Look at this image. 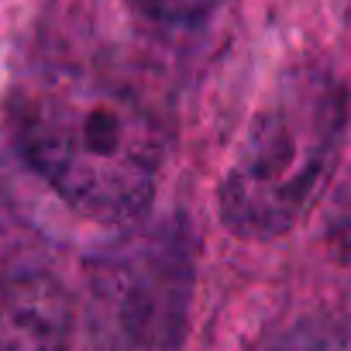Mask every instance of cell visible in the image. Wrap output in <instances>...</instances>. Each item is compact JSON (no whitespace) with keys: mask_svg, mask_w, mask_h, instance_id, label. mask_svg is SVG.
<instances>
[{"mask_svg":"<svg viewBox=\"0 0 351 351\" xmlns=\"http://www.w3.org/2000/svg\"><path fill=\"white\" fill-rule=\"evenodd\" d=\"M73 306L59 279L28 272L0 289V351H69Z\"/></svg>","mask_w":351,"mask_h":351,"instance_id":"obj_4","label":"cell"},{"mask_svg":"<svg viewBox=\"0 0 351 351\" xmlns=\"http://www.w3.org/2000/svg\"><path fill=\"white\" fill-rule=\"evenodd\" d=\"M258 351H351V324L341 313H303L276 330Z\"/></svg>","mask_w":351,"mask_h":351,"instance_id":"obj_5","label":"cell"},{"mask_svg":"<svg viewBox=\"0 0 351 351\" xmlns=\"http://www.w3.org/2000/svg\"><path fill=\"white\" fill-rule=\"evenodd\" d=\"M197 286L186 214L131 221L83 276L86 351H183Z\"/></svg>","mask_w":351,"mask_h":351,"instance_id":"obj_3","label":"cell"},{"mask_svg":"<svg viewBox=\"0 0 351 351\" xmlns=\"http://www.w3.org/2000/svg\"><path fill=\"white\" fill-rule=\"evenodd\" d=\"M11 114L25 162L69 210L104 224H131L152 210L169 134L141 93L66 69L32 80Z\"/></svg>","mask_w":351,"mask_h":351,"instance_id":"obj_1","label":"cell"},{"mask_svg":"<svg viewBox=\"0 0 351 351\" xmlns=\"http://www.w3.org/2000/svg\"><path fill=\"white\" fill-rule=\"evenodd\" d=\"M348 117V86L327 66L303 62L279 73L217 183L224 228L241 241L289 234L330 183Z\"/></svg>","mask_w":351,"mask_h":351,"instance_id":"obj_2","label":"cell"},{"mask_svg":"<svg viewBox=\"0 0 351 351\" xmlns=\"http://www.w3.org/2000/svg\"><path fill=\"white\" fill-rule=\"evenodd\" d=\"M324 241L334 262L351 265V169L334 186L330 204H327V221H324Z\"/></svg>","mask_w":351,"mask_h":351,"instance_id":"obj_6","label":"cell"},{"mask_svg":"<svg viewBox=\"0 0 351 351\" xmlns=\"http://www.w3.org/2000/svg\"><path fill=\"white\" fill-rule=\"evenodd\" d=\"M221 0H131V8L158 25H190L210 14Z\"/></svg>","mask_w":351,"mask_h":351,"instance_id":"obj_7","label":"cell"}]
</instances>
